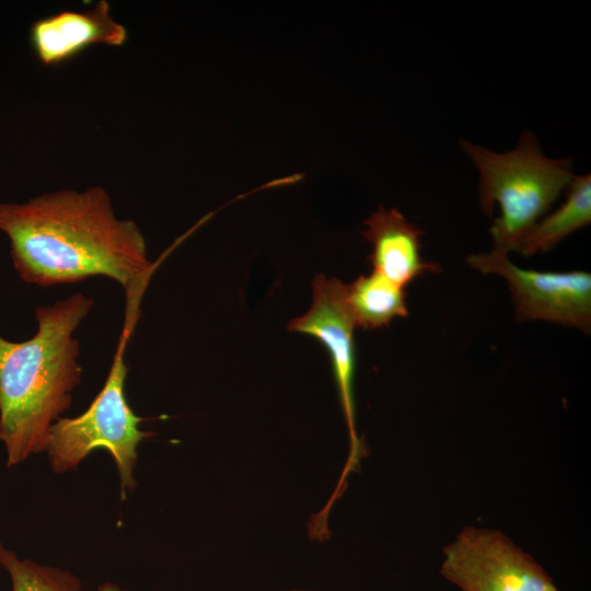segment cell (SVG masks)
I'll list each match as a JSON object with an SVG mask.
<instances>
[{
	"mask_svg": "<svg viewBox=\"0 0 591 591\" xmlns=\"http://www.w3.org/2000/svg\"><path fill=\"white\" fill-rule=\"evenodd\" d=\"M286 591H312V590H286Z\"/></svg>",
	"mask_w": 591,
	"mask_h": 591,
	"instance_id": "obj_13",
	"label": "cell"
},
{
	"mask_svg": "<svg viewBox=\"0 0 591 591\" xmlns=\"http://www.w3.org/2000/svg\"><path fill=\"white\" fill-rule=\"evenodd\" d=\"M127 318L106 381L88 409L73 418H59L53 424L46 451L55 473L76 468L96 449L107 450L114 457L120 480L121 498L136 486L132 476L139 443L152 432L139 429L142 417L135 414L125 394L127 366L126 345L138 317L127 309Z\"/></svg>",
	"mask_w": 591,
	"mask_h": 591,
	"instance_id": "obj_4",
	"label": "cell"
},
{
	"mask_svg": "<svg viewBox=\"0 0 591 591\" xmlns=\"http://www.w3.org/2000/svg\"><path fill=\"white\" fill-rule=\"evenodd\" d=\"M591 222V176H575L565 202L543 216L515 246V253L531 256L553 250L565 237Z\"/></svg>",
	"mask_w": 591,
	"mask_h": 591,
	"instance_id": "obj_10",
	"label": "cell"
},
{
	"mask_svg": "<svg viewBox=\"0 0 591 591\" xmlns=\"http://www.w3.org/2000/svg\"><path fill=\"white\" fill-rule=\"evenodd\" d=\"M94 300L81 292L36 308L37 329L24 341L0 335V440L12 466L46 451L49 430L81 383L74 332Z\"/></svg>",
	"mask_w": 591,
	"mask_h": 591,
	"instance_id": "obj_2",
	"label": "cell"
},
{
	"mask_svg": "<svg viewBox=\"0 0 591 591\" xmlns=\"http://www.w3.org/2000/svg\"><path fill=\"white\" fill-rule=\"evenodd\" d=\"M0 565L12 580V591H81L79 579L68 571L20 560L0 543ZM99 591H120L115 584H103Z\"/></svg>",
	"mask_w": 591,
	"mask_h": 591,
	"instance_id": "obj_12",
	"label": "cell"
},
{
	"mask_svg": "<svg viewBox=\"0 0 591 591\" xmlns=\"http://www.w3.org/2000/svg\"><path fill=\"white\" fill-rule=\"evenodd\" d=\"M127 38V28L114 19L105 0L86 11L66 10L39 19L30 28L31 46L45 66L65 62L94 45L120 47Z\"/></svg>",
	"mask_w": 591,
	"mask_h": 591,
	"instance_id": "obj_8",
	"label": "cell"
},
{
	"mask_svg": "<svg viewBox=\"0 0 591 591\" xmlns=\"http://www.w3.org/2000/svg\"><path fill=\"white\" fill-rule=\"evenodd\" d=\"M0 232L20 279L51 287L103 276L127 299L141 297L154 265L138 224L117 218L100 186L61 189L25 202H0Z\"/></svg>",
	"mask_w": 591,
	"mask_h": 591,
	"instance_id": "obj_1",
	"label": "cell"
},
{
	"mask_svg": "<svg viewBox=\"0 0 591 591\" xmlns=\"http://www.w3.org/2000/svg\"><path fill=\"white\" fill-rule=\"evenodd\" d=\"M362 235L371 245L368 260L372 270L405 289L426 273L440 270L421 255L424 232L396 209L378 208L366 221Z\"/></svg>",
	"mask_w": 591,
	"mask_h": 591,
	"instance_id": "obj_9",
	"label": "cell"
},
{
	"mask_svg": "<svg viewBox=\"0 0 591 591\" xmlns=\"http://www.w3.org/2000/svg\"><path fill=\"white\" fill-rule=\"evenodd\" d=\"M439 572L461 591H560L508 535L475 525L464 526L442 548Z\"/></svg>",
	"mask_w": 591,
	"mask_h": 591,
	"instance_id": "obj_5",
	"label": "cell"
},
{
	"mask_svg": "<svg viewBox=\"0 0 591 591\" xmlns=\"http://www.w3.org/2000/svg\"><path fill=\"white\" fill-rule=\"evenodd\" d=\"M344 283L337 278L317 275L312 281V303L305 314L293 318L288 331L306 334L317 339L327 350L336 380L340 405L346 419L349 452L343 473L335 487L346 489L347 478L359 470L366 455V445L358 436L355 420V322L343 297Z\"/></svg>",
	"mask_w": 591,
	"mask_h": 591,
	"instance_id": "obj_7",
	"label": "cell"
},
{
	"mask_svg": "<svg viewBox=\"0 0 591 591\" xmlns=\"http://www.w3.org/2000/svg\"><path fill=\"white\" fill-rule=\"evenodd\" d=\"M463 151L479 173V205L491 216L496 204L500 216L489 232L493 251L508 255L551 209L576 176L569 160L546 157L531 131L517 146L497 153L463 141Z\"/></svg>",
	"mask_w": 591,
	"mask_h": 591,
	"instance_id": "obj_3",
	"label": "cell"
},
{
	"mask_svg": "<svg viewBox=\"0 0 591 591\" xmlns=\"http://www.w3.org/2000/svg\"><path fill=\"white\" fill-rule=\"evenodd\" d=\"M466 263L507 281L518 321H544L590 333V273L525 269L514 265L508 255L495 251L472 254Z\"/></svg>",
	"mask_w": 591,
	"mask_h": 591,
	"instance_id": "obj_6",
	"label": "cell"
},
{
	"mask_svg": "<svg viewBox=\"0 0 591 591\" xmlns=\"http://www.w3.org/2000/svg\"><path fill=\"white\" fill-rule=\"evenodd\" d=\"M343 297L356 327L375 329L407 315L405 289L371 271L344 283Z\"/></svg>",
	"mask_w": 591,
	"mask_h": 591,
	"instance_id": "obj_11",
	"label": "cell"
}]
</instances>
